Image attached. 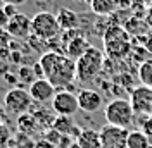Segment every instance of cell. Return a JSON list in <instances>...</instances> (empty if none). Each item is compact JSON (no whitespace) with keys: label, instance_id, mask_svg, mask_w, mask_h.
I'll use <instances>...</instances> for the list:
<instances>
[{"label":"cell","instance_id":"5b68a950","mask_svg":"<svg viewBox=\"0 0 152 148\" xmlns=\"http://www.w3.org/2000/svg\"><path fill=\"white\" fill-rule=\"evenodd\" d=\"M104 50L114 59H123L130 52V36L123 28H109L104 35Z\"/></svg>","mask_w":152,"mask_h":148},{"label":"cell","instance_id":"44dd1931","mask_svg":"<svg viewBox=\"0 0 152 148\" xmlns=\"http://www.w3.org/2000/svg\"><path fill=\"white\" fill-rule=\"evenodd\" d=\"M137 124H138V129L142 131V133H145L152 139V115L151 114H140Z\"/></svg>","mask_w":152,"mask_h":148},{"label":"cell","instance_id":"277c9868","mask_svg":"<svg viewBox=\"0 0 152 148\" xmlns=\"http://www.w3.org/2000/svg\"><path fill=\"white\" fill-rule=\"evenodd\" d=\"M104 115L107 124H114L119 128H130L135 122V110L130 100L126 98H114L104 107Z\"/></svg>","mask_w":152,"mask_h":148},{"label":"cell","instance_id":"603a6c76","mask_svg":"<svg viewBox=\"0 0 152 148\" xmlns=\"http://www.w3.org/2000/svg\"><path fill=\"white\" fill-rule=\"evenodd\" d=\"M9 41H10V35L5 31V28H0V50H7ZM0 55H2V52H0Z\"/></svg>","mask_w":152,"mask_h":148},{"label":"cell","instance_id":"3957f363","mask_svg":"<svg viewBox=\"0 0 152 148\" xmlns=\"http://www.w3.org/2000/svg\"><path fill=\"white\" fill-rule=\"evenodd\" d=\"M62 33V28L59 24L57 14H52L48 10H42L31 17V35L42 41H50Z\"/></svg>","mask_w":152,"mask_h":148},{"label":"cell","instance_id":"4fadbf2b","mask_svg":"<svg viewBox=\"0 0 152 148\" xmlns=\"http://www.w3.org/2000/svg\"><path fill=\"white\" fill-rule=\"evenodd\" d=\"M90 43H88V40H86L83 35H78V36H69L66 43H64V54H66L69 59H73V60H78L80 57L85 54L86 50L90 48Z\"/></svg>","mask_w":152,"mask_h":148},{"label":"cell","instance_id":"7402d4cb","mask_svg":"<svg viewBox=\"0 0 152 148\" xmlns=\"http://www.w3.org/2000/svg\"><path fill=\"white\" fill-rule=\"evenodd\" d=\"M10 139H12V133H10L9 126L2 122V124H0V148L7 147Z\"/></svg>","mask_w":152,"mask_h":148},{"label":"cell","instance_id":"2e32d148","mask_svg":"<svg viewBox=\"0 0 152 148\" xmlns=\"http://www.w3.org/2000/svg\"><path fill=\"white\" fill-rule=\"evenodd\" d=\"M126 147L128 148H152V139L140 129H132L128 133Z\"/></svg>","mask_w":152,"mask_h":148},{"label":"cell","instance_id":"9c48e42d","mask_svg":"<svg viewBox=\"0 0 152 148\" xmlns=\"http://www.w3.org/2000/svg\"><path fill=\"white\" fill-rule=\"evenodd\" d=\"M130 103H132L133 110H135V115H140V114H151L152 88L145 86V84H140V86L133 88L132 95H130Z\"/></svg>","mask_w":152,"mask_h":148},{"label":"cell","instance_id":"6da1fadb","mask_svg":"<svg viewBox=\"0 0 152 148\" xmlns=\"http://www.w3.org/2000/svg\"><path fill=\"white\" fill-rule=\"evenodd\" d=\"M35 71L40 74V78L48 79L57 91L69 90V86L76 81V62L66 54H59L56 50L42 54Z\"/></svg>","mask_w":152,"mask_h":148},{"label":"cell","instance_id":"d6986e66","mask_svg":"<svg viewBox=\"0 0 152 148\" xmlns=\"http://www.w3.org/2000/svg\"><path fill=\"white\" fill-rule=\"evenodd\" d=\"M90 9L97 16H109L116 10V0H92Z\"/></svg>","mask_w":152,"mask_h":148},{"label":"cell","instance_id":"d4e9b609","mask_svg":"<svg viewBox=\"0 0 152 148\" xmlns=\"http://www.w3.org/2000/svg\"><path fill=\"white\" fill-rule=\"evenodd\" d=\"M2 2H4V4H9V5H16V7H18V5H23L26 0H2Z\"/></svg>","mask_w":152,"mask_h":148},{"label":"cell","instance_id":"ac0fdd59","mask_svg":"<svg viewBox=\"0 0 152 148\" xmlns=\"http://www.w3.org/2000/svg\"><path fill=\"white\" fill-rule=\"evenodd\" d=\"M38 126H40V124H38L35 114H29L28 112V114H23V115L18 117V129L21 131V133H24V134L35 133Z\"/></svg>","mask_w":152,"mask_h":148},{"label":"cell","instance_id":"8fae6325","mask_svg":"<svg viewBox=\"0 0 152 148\" xmlns=\"http://www.w3.org/2000/svg\"><path fill=\"white\" fill-rule=\"evenodd\" d=\"M5 31H7L10 35V38H14V40H26V38L31 35V17H28L26 14L18 12V14L7 22Z\"/></svg>","mask_w":152,"mask_h":148},{"label":"cell","instance_id":"30bf717a","mask_svg":"<svg viewBox=\"0 0 152 148\" xmlns=\"http://www.w3.org/2000/svg\"><path fill=\"white\" fill-rule=\"evenodd\" d=\"M29 95L33 98V102L37 103H45V102H52V98L56 96L57 90L54 88V84L50 83L45 78H38L35 81L29 83L28 88Z\"/></svg>","mask_w":152,"mask_h":148},{"label":"cell","instance_id":"5bb4252c","mask_svg":"<svg viewBox=\"0 0 152 148\" xmlns=\"http://www.w3.org/2000/svg\"><path fill=\"white\" fill-rule=\"evenodd\" d=\"M52 129H56L57 133H61L64 136H75V138L81 133V129L76 126L73 117H69V115H57L56 119H54Z\"/></svg>","mask_w":152,"mask_h":148},{"label":"cell","instance_id":"52a82bcc","mask_svg":"<svg viewBox=\"0 0 152 148\" xmlns=\"http://www.w3.org/2000/svg\"><path fill=\"white\" fill-rule=\"evenodd\" d=\"M100 145L102 148H128V133L126 128H119L114 124H105L100 128Z\"/></svg>","mask_w":152,"mask_h":148},{"label":"cell","instance_id":"83f0119b","mask_svg":"<svg viewBox=\"0 0 152 148\" xmlns=\"http://www.w3.org/2000/svg\"><path fill=\"white\" fill-rule=\"evenodd\" d=\"M75 2H83V0H75Z\"/></svg>","mask_w":152,"mask_h":148},{"label":"cell","instance_id":"8992f818","mask_svg":"<svg viewBox=\"0 0 152 148\" xmlns=\"http://www.w3.org/2000/svg\"><path fill=\"white\" fill-rule=\"evenodd\" d=\"M31 103H33V98H31L29 91L24 88H19V86L10 88L4 96V107H5L7 114L16 115V117L28 114L31 110Z\"/></svg>","mask_w":152,"mask_h":148},{"label":"cell","instance_id":"ba28073f","mask_svg":"<svg viewBox=\"0 0 152 148\" xmlns=\"http://www.w3.org/2000/svg\"><path fill=\"white\" fill-rule=\"evenodd\" d=\"M52 110L57 115H69L73 117L76 112L80 110L78 105V96L69 90H61L56 93V96L52 98Z\"/></svg>","mask_w":152,"mask_h":148},{"label":"cell","instance_id":"484cf974","mask_svg":"<svg viewBox=\"0 0 152 148\" xmlns=\"http://www.w3.org/2000/svg\"><path fill=\"white\" fill-rule=\"evenodd\" d=\"M5 117H7V110H5V107H4V103L0 105V124L5 120Z\"/></svg>","mask_w":152,"mask_h":148},{"label":"cell","instance_id":"e0dca14e","mask_svg":"<svg viewBox=\"0 0 152 148\" xmlns=\"http://www.w3.org/2000/svg\"><path fill=\"white\" fill-rule=\"evenodd\" d=\"M57 19H59V24H61L62 31H71V29L78 28V16H76L73 10L66 9V7L59 9Z\"/></svg>","mask_w":152,"mask_h":148},{"label":"cell","instance_id":"ffe728a7","mask_svg":"<svg viewBox=\"0 0 152 148\" xmlns=\"http://www.w3.org/2000/svg\"><path fill=\"white\" fill-rule=\"evenodd\" d=\"M138 79H140L142 84L152 88V59H147V60L140 62V65H138Z\"/></svg>","mask_w":152,"mask_h":148},{"label":"cell","instance_id":"7a4b0ae2","mask_svg":"<svg viewBox=\"0 0 152 148\" xmlns=\"http://www.w3.org/2000/svg\"><path fill=\"white\" fill-rule=\"evenodd\" d=\"M104 50L99 46H90L83 55L76 60V81L90 83L104 69Z\"/></svg>","mask_w":152,"mask_h":148},{"label":"cell","instance_id":"f1b7e54d","mask_svg":"<svg viewBox=\"0 0 152 148\" xmlns=\"http://www.w3.org/2000/svg\"><path fill=\"white\" fill-rule=\"evenodd\" d=\"M151 114H152V107H151Z\"/></svg>","mask_w":152,"mask_h":148},{"label":"cell","instance_id":"4316f807","mask_svg":"<svg viewBox=\"0 0 152 148\" xmlns=\"http://www.w3.org/2000/svg\"><path fill=\"white\" fill-rule=\"evenodd\" d=\"M69 148H80V147H78V145H76V143H75V145H71V147H69Z\"/></svg>","mask_w":152,"mask_h":148},{"label":"cell","instance_id":"9a60e30c","mask_svg":"<svg viewBox=\"0 0 152 148\" xmlns=\"http://www.w3.org/2000/svg\"><path fill=\"white\" fill-rule=\"evenodd\" d=\"M76 145L80 148H102L100 145V133L95 129H81V133L76 136Z\"/></svg>","mask_w":152,"mask_h":148},{"label":"cell","instance_id":"cb8c5ba5","mask_svg":"<svg viewBox=\"0 0 152 148\" xmlns=\"http://www.w3.org/2000/svg\"><path fill=\"white\" fill-rule=\"evenodd\" d=\"M145 22L149 24L152 28V2H151V5H149V10H147V16H145Z\"/></svg>","mask_w":152,"mask_h":148},{"label":"cell","instance_id":"7c38bea8","mask_svg":"<svg viewBox=\"0 0 152 148\" xmlns=\"http://www.w3.org/2000/svg\"><path fill=\"white\" fill-rule=\"evenodd\" d=\"M78 105L83 112H97L102 109V96L97 90L92 88H81L78 91Z\"/></svg>","mask_w":152,"mask_h":148}]
</instances>
